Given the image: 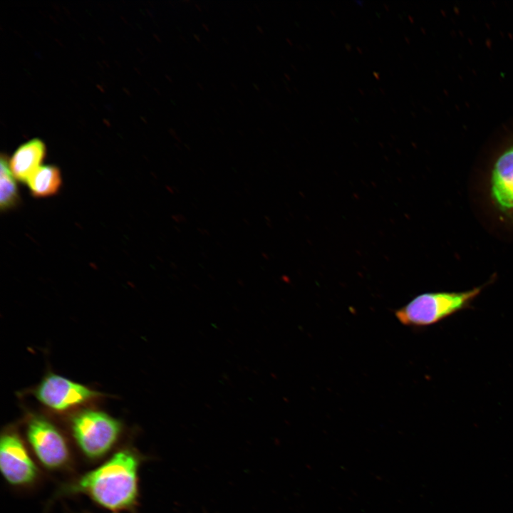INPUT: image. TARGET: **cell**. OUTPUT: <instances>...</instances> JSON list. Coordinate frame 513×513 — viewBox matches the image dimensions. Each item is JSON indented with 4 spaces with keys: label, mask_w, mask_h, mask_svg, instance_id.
Segmentation results:
<instances>
[{
    "label": "cell",
    "mask_w": 513,
    "mask_h": 513,
    "mask_svg": "<svg viewBox=\"0 0 513 513\" xmlns=\"http://www.w3.org/2000/svg\"><path fill=\"white\" fill-rule=\"evenodd\" d=\"M142 457L130 447L113 452L95 468L66 484V494H82L114 512L133 510L139 497V470Z\"/></svg>",
    "instance_id": "obj_1"
},
{
    "label": "cell",
    "mask_w": 513,
    "mask_h": 513,
    "mask_svg": "<svg viewBox=\"0 0 513 513\" xmlns=\"http://www.w3.org/2000/svg\"><path fill=\"white\" fill-rule=\"evenodd\" d=\"M69 430L80 453L86 460L95 462L112 452L123 428L118 420L103 411L85 409L71 418Z\"/></svg>",
    "instance_id": "obj_2"
},
{
    "label": "cell",
    "mask_w": 513,
    "mask_h": 513,
    "mask_svg": "<svg viewBox=\"0 0 513 513\" xmlns=\"http://www.w3.org/2000/svg\"><path fill=\"white\" fill-rule=\"evenodd\" d=\"M484 285L465 291H437L421 294L397 309L398 321L408 326L425 327L468 309L482 292Z\"/></svg>",
    "instance_id": "obj_3"
},
{
    "label": "cell",
    "mask_w": 513,
    "mask_h": 513,
    "mask_svg": "<svg viewBox=\"0 0 513 513\" xmlns=\"http://www.w3.org/2000/svg\"><path fill=\"white\" fill-rule=\"evenodd\" d=\"M24 427L26 442L43 468L52 472L71 468L73 457L68 440L53 422L32 414L27 416Z\"/></svg>",
    "instance_id": "obj_4"
},
{
    "label": "cell",
    "mask_w": 513,
    "mask_h": 513,
    "mask_svg": "<svg viewBox=\"0 0 513 513\" xmlns=\"http://www.w3.org/2000/svg\"><path fill=\"white\" fill-rule=\"evenodd\" d=\"M0 469L6 483L16 489L32 488L41 479L27 442L14 428H5L1 435Z\"/></svg>",
    "instance_id": "obj_5"
},
{
    "label": "cell",
    "mask_w": 513,
    "mask_h": 513,
    "mask_svg": "<svg viewBox=\"0 0 513 513\" xmlns=\"http://www.w3.org/2000/svg\"><path fill=\"white\" fill-rule=\"evenodd\" d=\"M33 393L43 406L59 413L77 409L102 395L83 384L51 373L42 379Z\"/></svg>",
    "instance_id": "obj_6"
},
{
    "label": "cell",
    "mask_w": 513,
    "mask_h": 513,
    "mask_svg": "<svg viewBox=\"0 0 513 513\" xmlns=\"http://www.w3.org/2000/svg\"><path fill=\"white\" fill-rule=\"evenodd\" d=\"M489 194L502 214L513 216V135L496 155L490 171Z\"/></svg>",
    "instance_id": "obj_7"
},
{
    "label": "cell",
    "mask_w": 513,
    "mask_h": 513,
    "mask_svg": "<svg viewBox=\"0 0 513 513\" xmlns=\"http://www.w3.org/2000/svg\"><path fill=\"white\" fill-rule=\"evenodd\" d=\"M45 155V145L39 139H33L21 145L14 152L9 163L12 175L19 181L27 182L41 167Z\"/></svg>",
    "instance_id": "obj_8"
},
{
    "label": "cell",
    "mask_w": 513,
    "mask_h": 513,
    "mask_svg": "<svg viewBox=\"0 0 513 513\" xmlns=\"http://www.w3.org/2000/svg\"><path fill=\"white\" fill-rule=\"evenodd\" d=\"M31 193L36 197L56 195L62 184L59 169L53 165L41 166L26 182Z\"/></svg>",
    "instance_id": "obj_9"
},
{
    "label": "cell",
    "mask_w": 513,
    "mask_h": 513,
    "mask_svg": "<svg viewBox=\"0 0 513 513\" xmlns=\"http://www.w3.org/2000/svg\"><path fill=\"white\" fill-rule=\"evenodd\" d=\"M0 207L1 211L15 207L19 200L16 182L11 172L9 164L3 155L1 157Z\"/></svg>",
    "instance_id": "obj_10"
}]
</instances>
